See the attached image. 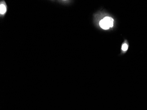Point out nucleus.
Segmentation results:
<instances>
[{
    "label": "nucleus",
    "instance_id": "2",
    "mask_svg": "<svg viewBox=\"0 0 147 110\" xmlns=\"http://www.w3.org/2000/svg\"><path fill=\"white\" fill-rule=\"evenodd\" d=\"M7 11V7L4 4H0V15H4Z\"/></svg>",
    "mask_w": 147,
    "mask_h": 110
},
{
    "label": "nucleus",
    "instance_id": "1",
    "mask_svg": "<svg viewBox=\"0 0 147 110\" xmlns=\"http://www.w3.org/2000/svg\"><path fill=\"white\" fill-rule=\"evenodd\" d=\"M113 21L114 20L113 18L109 17H106L100 21L99 24L102 29H108L110 27H113Z\"/></svg>",
    "mask_w": 147,
    "mask_h": 110
},
{
    "label": "nucleus",
    "instance_id": "3",
    "mask_svg": "<svg viewBox=\"0 0 147 110\" xmlns=\"http://www.w3.org/2000/svg\"><path fill=\"white\" fill-rule=\"evenodd\" d=\"M128 45H127V44H124L122 45V50L123 51H126V50L128 49Z\"/></svg>",
    "mask_w": 147,
    "mask_h": 110
}]
</instances>
